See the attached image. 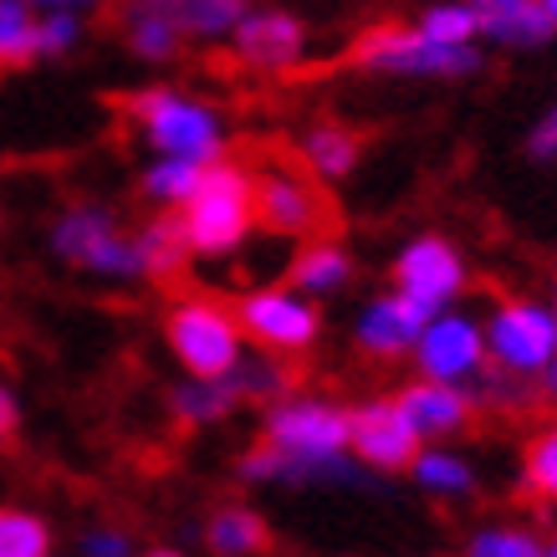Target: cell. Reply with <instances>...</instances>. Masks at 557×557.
Segmentation results:
<instances>
[{"mask_svg":"<svg viewBox=\"0 0 557 557\" xmlns=\"http://www.w3.org/2000/svg\"><path fill=\"white\" fill-rule=\"evenodd\" d=\"M205 170L200 159H180V153H149V164L138 174V195L153 205V210H180V205L200 189Z\"/></svg>","mask_w":557,"mask_h":557,"instance_id":"cell-23","label":"cell"},{"mask_svg":"<svg viewBox=\"0 0 557 557\" xmlns=\"http://www.w3.org/2000/svg\"><path fill=\"white\" fill-rule=\"evenodd\" d=\"M424 36H435L445 47H475L481 41V16H475L471 0H430L420 16H414Z\"/></svg>","mask_w":557,"mask_h":557,"instance_id":"cell-28","label":"cell"},{"mask_svg":"<svg viewBox=\"0 0 557 557\" xmlns=\"http://www.w3.org/2000/svg\"><path fill=\"white\" fill-rule=\"evenodd\" d=\"M36 11H98V5H108V0H32Z\"/></svg>","mask_w":557,"mask_h":557,"instance_id":"cell-36","label":"cell"},{"mask_svg":"<svg viewBox=\"0 0 557 557\" xmlns=\"http://www.w3.org/2000/svg\"><path fill=\"white\" fill-rule=\"evenodd\" d=\"M240 409V394L236 384L220 373V379H205V373H185L180 384L170 388V414L185 430H205V424H220L231 420Z\"/></svg>","mask_w":557,"mask_h":557,"instance_id":"cell-21","label":"cell"},{"mask_svg":"<svg viewBox=\"0 0 557 557\" xmlns=\"http://www.w3.org/2000/svg\"><path fill=\"white\" fill-rule=\"evenodd\" d=\"M394 399H399L405 420L414 424V435L424 445L430 440H460L475 420V405H481L471 384H445V379H424V373H414Z\"/></svg>","mask_w":557,"mask_h":557,"instance_id":"cell-15","label":"cell"},{"mask_svg":"<svg viewBox=\"0 0 557 557\" xmlns=\"http://www.w3.org/2000/svg\"><path fill=\"white\" fill-rule=\"evenodd\" d=\"M174 215H180V231H185V246L195 261L236 256L261 231L256 225V170L236 164V159H215L205 170L200 189Z\"/></svg>","mask_w":557,"mask_h":557,"instance_id":"cell-4","label":"cell"},{"mask_svg":"<svg viewBox=\"0 0 557 557\" xmlns=\"http://www.w3.org/2000/svg\"><path fill=\"white\" fill-rule=\"evenodd\" d=\"M297 159H302L307 174H318L322 185H343L363 164V134L348 128L343 119H318L297 138Z\"/></svg>","mask_w":557,"mask_h":557,"instance_id":"cell-19","label":"cell"},{"mask_svg":"<svg viewBox=\"0 0 557 557\" xmlns=\"http://www.w3.org/2000/svg\"><path fill=\"white\" fill-rule=\"evenodd\" d=\"M16 424H21V409H16V394L0 384V450L11 445V435H16Z\"/></svg>","mask_w":557,"mask_h":557,"instance_id":"cell-35","label":"cell"},{"mask_svg":"<svg viewBox=\"0 0 557 557\" xmlns=\"http://www.w3.org/2000/svg\"><path fill=\"white\" fill-rule=\"evenodd\" d=\"M287 282L292 287H302L307 297H318V302H333V297H343V292L358 282V261L343 240L307 236L302 246H297V256H292Z\"/></svg>","mask_w":557,"mask_h":557,"instance_id":"cell-18","label":"cell"},{"mask_svg":"<svg viewBox=\"0 0 557 557\" xmlns=\"http://www.w3.org/2000/svg\"><path fill=\"white\" fill-rule=\"evenodd\" d=\"M174 5L189 41H231L240 16L251 11V0H174Z\"/></svg>","mask_w":557,"mask_h":557,"instance_id":"cell-29","label":"cell"},{"mask_svg":"<svg viewBox=\"0 0 557 557\" xmlns=\"http://www.w3.org/2000/svg\"><path fill=\"white\" fill-rule=\"evenodd\" d=\"M231 51L251 72H292L307 57V21L287 5H251L231 32Z\"/></svg>","mask_w":557,"mask_h":557,"instance_id":"cell-14","label":"cell"},{"mask_svg":"<svg viewBox=\"0 0 557 557\" xmlns=\"http://www.w3.org/2000/svg\"><path fill=\"white\" fill-rule=\"evenodd\" d=\"M542 11L553 16V32H557V0H542Z\"/></svg>","mask_w":557,"mask_h":557,"instance_id":"cell-38","label":"cell"},{"mask_svg":"<svg viewBox=\"0 0 557 557\" xmlns=\"http://www.w3.org/2000/svg\"><path fill=\"white\" fill-rule=\"evenodd\" d=\"M261 440L282 456V486H354L363 466L348 450V405L327 394H282L267 405Z\"/></svg>","mask_w":557,"mask_h":557,"instance_id":"cell-1","label":"cell"},{"mask_svg":"<svg viewBox=\"0 0 557 557\" xmlns=\"http://www.w3.org/2000/svg\"><path fill=\"white\" fill-rule=\"evenodd\" d=\"M547 557H557V532H553V537H547Z\"/></svg>","mask_w":557,"mask_h":557,"instance_id":"cell-39","label":"cell"},{"mask_svg":"<svg viewBox=\"0 0 557 557\" xmlns=\"http://www.w3.org/2000/svg\"><path fill=\"white\" fill-rule=\"evenodd\" d=\"M522 491L542 507H557V420L532 430L522 445Z\"/></svg>","mask_w":557,"mask_h":557,"instance_id":"cell-26","label":"cell"},{"mask_svg":"<svg viewBox=\"0 0 557 557\" xmlns=\"http://www.w3.org/2000/svg\"><path fill=\"white\" fill-rule=\"evenodd\" d=\"M409 481L430 496V502H445V507H460L481 491V475H475L471 456L456 450L450 440H430L420 445V456L409 460Z\"/></svg>","mask_w":557,"mask_h":557,"instance_id":"cell-20","label":"cell"},{"mask_svg":"<svg viewBox=\"0 0 557 557\" xmlns=\"http://www.w3.org/2000/svg\"><path fill=\"white\" fill-rule=\"evenodd\" d=\"M164 348H170V358L185 373L220 379V373L236 369L251 343H246V327H240L236 307L195 292V297H180L164 312Z\"/></svg>","mask_w":557,"mask_h":557,"instance_id":"cell-6","label":"cell"},{"mask_svg":"<svg viewBox=\"0 0 557 557\" xmlns=\"http://www.w3.org/2000/svg\"><path fill=\"white\" fill-rule=\"evenodd\" d=\"M205 547L215 557H261L271 553V522L246 502H225L205 522Z\"/></svg>","mask_w":557,"mask_h":557,"instance_id":"cell-22","label":"cell"},{"mask_svg":"<svg viewBox=\"0 0 557 557\" xmlns=\"http://www.w3.org/2000/svg\"><path fill=\"white\" fill-rule=\"evenodd\" d=\"M225 379L236 384L240 405H246V399L271 405V399H282V394L292 388V358L267 354V348H246V354H240V363L225 373Z\"/></svg>","mask_w":557,"mask_h":557,"instance_id":"cell-25","label":"cell"},{"mask_svg":"<svg viewBox=\"0 0 557 557\" xmlns=\"http://www.w3.org/2000/svg\"><path fill=\"white\" fill-rule=\"evenodd\" d=\"M486 354L491 369L542 384L557 358V307L553 297H502L486 312Z\"/></svg>","mask_w":557,"mask_h":557,"instance_id":"cell-8","label":"cell"},{"mask_svg":"<svg viewBox=\"0 0 557 557\" xmlns=\"http://www.w3.org/2000/svg\"><path fill=\"white\" fill-rule=\"evenodd\" d=\"M87 41L83 11H36V62H57Z\"/></svg>","mask_w":557,"mask_h":557,"instance_id":"cell-32","label":"cell"},{"mask_svg":"<svg viewBox=\"0 0 557 557\" xmlns=\"http://www.w3.org/2000/svg\"><path fill=\"white\" fill-rule=\"evenodd\" d=\"M527 159H537V164H557V102L553 108H542L537 123L527 128Z\"/></svg>","mask_w":557,"mask_h":557,"instance_id":"cell-34","label":"cell"},{"mask_svg":"<svg viewBox=\"0 0 557 557\" xmlns=\"http://www.w3.org/2000/svg\"><path fill=\"white\" fill-rule=\"evenodd\" d=\"M128 123L138 138L149 144V153H180V159H200L215 164L231 149V119L220 113L210 98H195L174 83H149L123 102Z\"/></svg>","mask_w":557,"mask_h":557,"instance_id":"cell-3","label":"cell"},{"mask_svg":"<svg viewBox=\"0 0 557 557\" xmlns=\"http://www.w3.org/2000/svg\"><path fill=\"white\" fill-rule=\"evenodd\" d=\"M424 322H430V307L414 302L409 292H399L388 282V292L369 297V302L354 312V348L363 358H373V363L409 358L424 333Z\"/></svg>","mask_w":557,"mask_h":557,"instance_id":"cell-13","label":"cell"},{"mask_svg":"<svg viewBox=\"0 0 557 557\" xmlns=\"http://www.w3.org/2000/svg\"><path fill=\"white\" fill-rule=\"evenodd\" d=\"M471 557H547V537L527 522H486L466 537Z\"/></svg>","mask_w":557,"mask_h":557,"instance_id":"cell-27","label":"cell"},{"mask_svg":"<svg viewBox=\"0 0 557 557\" xmlns=\"http://www.w3.org/2000/svg\"><path fill=\"white\" fill-rule=\"evenodd\" d=\"M36 62V5L32 0H0V72Z\"/></svg>","mask_w":557,"mask_h":557,"instance_id":"cell-30","label":"cell"},{"mask_svg":"<svg viewBox=\"0 0 557 557\" xmlns=\"http://www.w3.org/2000/svg\"><path fill=\"white\" fill-rule=\"evenodd\" d=\"M236 318L246 327V343L267 348V354L302 358L322 343V302L307 297L302 287H292V282L246 287L236 302Z\"/></svg>","mask_w":557,"mask_h":557,"instance_id":"cell-7","label":"cell"},{"mask_svg":"<svg viewBox=\"0 0 557 557\" xmlns=\"http://www.w3.org/2000/svg\"><path fill=\"white\" fill-rule=\"evenodd\" d=\"M47 251L57 267L108 282V287H134L144 282V256L138 236L123 225V215L102 200H67L47 225Z\"/></svg>","mask_w":557,"mask_h":557,"instance_id":"cell-2","label":"cell"},{"mask_svg":"<svg viewBox=\"0 0 557 557\" xmlns=\"http://www.w3.org/2000/svg\"><path fill=\"white\" fill-rule=\"evenodd\" d=\"M51 522L32 507H0V557H47Z\"/></svg>","mask_w":557,"mask_h":557,"instance_id":"cell-31","label":"cell"},{"mask_svg":"<svg viewBox=\"0 0 557 557\" xmlns=\"http://www.w3.org/2000/svg\"><path fill=\"white\" fill-rule=\"evenodd\" d=\"M424 440L414 435V424L405 420V409L394 394L348 405V450L369 475H399L409 471V460L420 456Z\"/></svg>","mask_w":557,"mask_h":557,"instance_id":"cell-12","label":"cell"},{"mask_svg":"<svg viewBox=\"0 0 557 557\" xmlns=\"http://www.w3.org/2000/svg\"><path fill=\"white\" fill-rule=\"evenodd\" d=\"M388 282L399 292H409L414 302H424L430 312L440 307H450L466 297L471 287V261L460 251L450 236H440V231H420V236H409L394 261H388Z\"/></svg>","mask_w":557,"mask_h":557,"instance_id":"cell-10","label":"cell"},{"mask_svg":"<svg viewBox=\"0 0 557 557\" xmlns=\"http://www.w3.org/2000/svg\"><path fill=\"white\" fill-rule=\"evenodd\" d=\"M354 67L373 77H399V83H471L486 72V51L475 47H445L424 36L414 21H384L354 41Z\"/></svg>","mask_w":557,"mask_h":557,"instance_id":"cell-5","label":"cell"},{"mask_svg":"<svg viewBox=\"0 0 557 557\" xmlns=\"http://www.w3.org/2000/svg\"><path fill=\"white\" fill-rule=\"evenodd\" d=\"M542 394H547V399L557 405V358L547 363V373H542Z\"/></svg>","mask_w":557,"mask_h":557,"instance_id":"cell-37","label":"cell"},{"mask_svg":"<svg viewBox=\"0 0 557 557\" xmlns=\"http://www.w3.org/2000/svg\"><path fill=\"white\" fill-rule=\"evenodd\" d=\"M414 373L424 379H445V384H481V373L491 369V354H486V318H475L466 312L460 302L440 307L430 312L424 322L420 343H414V354H409Z\"/></svg>","mask_w":557,"mask_h":557,"instance_id":"cell-9","label":"cell"},{"mask_svg":"<svg viewBox=\"0 0 557 557\" xmlns=\"http://www.w3.org/2000/svg\"><path fill=\"white\" fill-rule=\"evenodd\" d=\"M119 36H123V51L138 57V62H149V67L174 62L189 41L174 0H119Z\"/></svg>","mask_w":557,"mask_h":557,"instance_id":"cell-16","label":"cell"},{"mask_svg":"<svg viewBox=\"0 0 557 557\" xmlns=\"http://www.w3.org/2000/svg\"><path fill=\"white\" fill-rule=\"evenodd\" d=\"M134 236H138V256H144V282H174L185 271L189 246L174 210H159L153 220L134 225Z\"/></svg>","mask_w":557,"mask_h":557,"instance_id":"cell-24","label":"cell"},{"mask_svg":"<svg viewBox=\"0 0 557 557\" xmlns=\"http://www.w3.org/2000/svg\"><path fill=\"white\" fill-rule=\"evenodd\" d=\"M322 220H327V195L318 174L292 170V164L256 170V225L267 236L307 240L322 231Z\"/></svg>","mask_w":557,"mask_h":557,"instance_id":"cell-11","label":"cell"},{"mask_svg":"<svg viewBox=\"0 0 557 557\" xmlns=\"http://www.w3.org/2000/svg\"><path fill=\"white\" fill-rule=\"evenodd\" d=\"M77 553H83V557H128V553H134V537H128L123 527L98 522V527H83Z\"/></svg>","mask_w":557,"mask_h":557,"instance_id":"cell-33","label":"cell"},{"mask_svg":"<svg viewBox=\"0 0 557 557\" xmlns=\"http://www.w3.org/2000/svg\"><path fill=\"white\" fill-rule=\"evenodd\" d=\"M471 5L481 16V41L496 51H542L557 36L542 0H471Z\"/></svg>","mask_w":557,"mask_h":557,"instance_id":"cell-17","label":"cell"}]
</instances>
